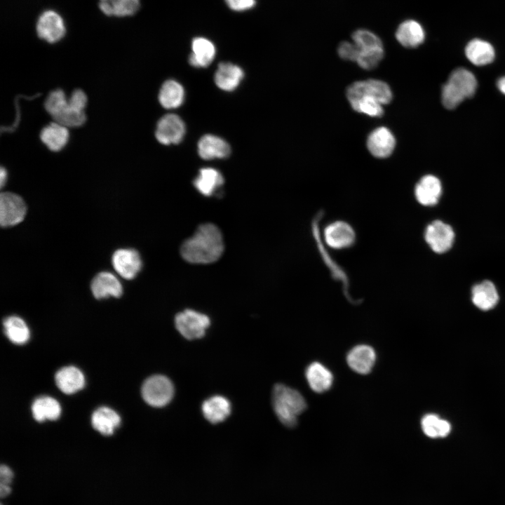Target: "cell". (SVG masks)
Returning <instances> with one entry per match:
<instances>
[{"label": "cell", "instance_id": "cell-18", "mask_svg": "<svg viewBox=\"0 0 505 505\" xmlns=\"http://www.w3.org/2000/svg\"><path fill=\"white\" fill-rule=\"evenodd\" d=\"M442 193V185L438 177L432 175L422 177L417 184L415 194L417 201L423 206L436 204Z\"/></svg>", "mask_w": 505, "mask_h": 505}, {"label": "cell", "instance_id": "cell-25", "mask_svg": "<svg viewBox=\"0 0 505 505\" xmlns=\"http://www.w3.org/2000/svg\"><path fill=\"white\" fill-rule=\"evenodd\" d=\"M192 53L189 57V64L194 67H206L213 60L215 47L212 41L203 37H196L191 42Z\"/></svg>", "mask_w": 505, "mask_h": 505}, {"label": "cell", "instance_id": "cell-9", "mask_svg": "<svg viewBox=\"0 0 505 505\" xmlns=\"http://www.w3.org/2000/svg\"><path fill=\"white\" fill-rule=\"evenodd\" d=\"M27 206L23 199L12 192L0 195V224L8 227L21 222L26 215Z\"/></svg>", "mask_w": 505, "mask_h": 505}, {"label": "cell", "instance_id": "cell-2", "mask_svg": "<svg viewBox=\"0 0 505 505\" xmlns=\"http://www.w3.org/2000/svg\"><path fill=\"white\" fill-rule=\"evenodd\" d=\"M272 405L280 422L287 427H295L297 417L307 408L304 397L297 390L276 384L272 391Z\"/></svg>", "mask_w": 505, "mask_h": 505}, {"label": "cell", "instance_id": "cell-14", "mask_svg": "<svg viewBox=\"0 0 505 505\" xmlns=\"http://www.w3.org/2000/svg\"><path fill=\"white\" fill-rule=\"evenodd\" d=\"M395 36L403 47L415 48L424 43L426 32L420 22L413 19H408L399 24Z\"/></svg>", "mask_w": 505, "mask_h": 505}, {"label": "cell", "instance_id": "cell-4", "mask_svg": "<svg viewBox=\"0 0 505 505\" xmlns=\"http://www.w3.org/2000/svg\"><path fill=\"white\" fill-rule=\"evenodd\" d=\"M44 107L55 122L67 128L81 126L86 120L84 111L74 107L61 89L54 90L48 94Z\"/></svg>", "mask_w": 505, "mask_h": 505}, {"label": "cell", "instance_id": "cell-36", "mask_svg": "<svg viewBox=\"0 0 505 505\" xmlns=\"http://www.w3.org/2000/svg\"><path fill=\"white\" fill-rule=\"evenodd\" d=\"M384 55V48H378L370 50H359V54L356 60L360 67L370 70L375 68L381 62Z\"/></svg>", "mask_w": 505, "mask_h": 505}, {"label": "cell", "instance_id": "cell-40", "mask_svg": "<svg viewBox=\"0 0 505 505\" xmlns=\"http://www.w3.org/2000/svg\"><path fill=\"white\" fill-rule=\"evenodd\" d=\"M13 477L12 470L6 465H1L0 468V480L1 483L9 485Z\"/></svg>", "mask_w": 505, "mask_h": 505}, {"label": "cell", "instance_id": "cell-3", "mask_svg": "<svg viewBox=\"0 0 505 505\" xmlns=\"http://www.w3.org/2000/svg\"><path fill=\"white\" fill-rule=\"evenodd\" d=\"M477 86L476 78L471 72L462 67L454 69L442 88L443 106L448 109H454L475 94Z\"/></svg>", "mask_w": 505, "mask_h": 505}, {"label": "cell", "instance_id": "cell-39", "mask_svg": "<svg viewBox=\"0 0 505 505\" xmlns=\"http://www.w3.org/2000/svg\"><path fill=\"white\" fill-rule=\"evenodd\" d=\"M229 8L234 11H245L255 5V0H224Z\"/></svg>", "mask_w": 505, "mask_h": 505}, {"label": "cell", "instance_id": "cell-15", "mask_svg": "<svg viewBox=\"0 0 505 505\" xmlns=\"http://www.w3.org/2000/svg\"><path fill=\"white\" fill-rule=\"evenodd\" d=\"M90 288L93 296L98 299L111 296L120 297L123 294L122 285L119 279L107 271L97 274L92 280Z\"/></svg>", "mask_w": 505, "mask_h": 505}, {"label": "cell", "instance_id": "cell-42", "mask_svg": "<svg viewBox=\"0 0 505 505\" xmlns=\"http://www.w3.org/2000/svg\"><path fill=\"white\" fill-rule=\"evenodd\" d=\"M11 492V489L9 486V485L2 484L1 483L0 486V494L1 497H5L8 496Z\"/></svg>", "mask_w": 505, "mask_h": 505}, {"label": "cell", "instance_id": "cell-12", "mask_svg": "<svg viewBox=\"0 0 505 505\" xmlns=\"http://www.w3.org/2000/svg\"><path fill=\"white\" fill-rule=\"evenodd\" d=\"M112 265L115 271L123 278H134L142 267L138 252L134 249H119L112 255Z\"/></svg>", "mask_w": 505, "mask_h": 505}, {"label": "cell", "instance_id": "cell-5", "mask_svg": "<svg viewBox=\"0 0 505 505\" xmlns=\"http://www.w3.org/2000/svg\"><path fill=\"white\" fill-rule=\"evenodd\" d=\"M36 37L48 44H55L65 38L67 33L62 15L54 9H46L38 16L35 23Z\"/></svg>", "mask_w": 505, "mask_h": 505}, {"label": "cell", "instance_id": "cell-27", "mask_svg": "<svg viewBox=\"0 0 505 505\" xmlns=\"http://www.w3.org/2000/svg\"><path fill=\"white\" fill-rule=\"evenodd\" d=\"M306 377L311 389L316 393H323L328 390L333 381L331 372L318 362H314L308 366Z\"/></svg>", "mask_w": 505, "mask_h": 505}, {"label": "cell", "instance_id": "cell-21", "mask_svg": "<svg viewBox=\"0 0 505 505\" xmlns=\"http://www.w3.org/2000/svg\"><path fill=\"white\" fill-rule=\"evenodd\" d=\"M244 76L243 69L230 62H220L215 72V84L225 91H232L240 84Z\"/></svg>", "mask_w": 505, "mask_h": 505}, {"label": "cell", "instance_id": "cell-44", "mask_svg": "<svg viewBox=\"0 0 505 505\" xmlns=\"http://www.w3.org/2000/svg\"><path fill=\"white\" fill-rule=\"evenodd\" d=\"M497 86L499 90L505 95V76L497 81Z\"/></svg>", "mask_w": 505, "mask_h": 505}, {"label": "cell", "instance_id": "cell-41", "mask_svg": "<svg viewBox=\"0 0 505 505\" xmlns=\"http://www.w3.org/2000/svg\"><path fill=\"white\" fill-rule=\"evenodd\" d=\"M437 429L438 436L440 437H444L450 433V424L447 421L440 419L437 426Z\"/></svg>", "mask_w": 505, "mask_h": 505}, {"label": "cell", "instance_id": "cell-20", "mask_svg": "<svg viewBox=\"0 0 505 505\" xmlns=\"http://www.w3.org/2000/svg\"><path fill=\"white\" fill-rule=\"evenodd\" d=\"M374 349L362 344L354 347L348 354L346 361L349 366L355 372L365 375L369 373L375 362Z\"/></svg>", "mask_w": 505, "mask_h": 505}, {"label": "cell", "instance_id": "cell-23", "mask_svg": "<svg viewBox=\"0 0 505 505\" xmlns=\"http://www.w3.org/2000/svg\"><path fill=\"white\" fill-rule=\"evenodd\" d=\"M55 380L60 390L66 394H72L81 390L85 384L83 374L74 366L60 369L55 374Z\"/></svg>", "mask_w": 505, "mask_h": 505}, {"label": "cell", "instance_id": "cell-22", "mask_svg": "<svg viewBox=\"0 0 505 505\" xmlns=\"http://www.w3.org/2000/svg\"><path fill=\"white\" fill-rule=\"evenodd\" d=\"M355 234L351 227L344 222H335L325 229L327 244L333 248H342L351 245Z\"/></svg>", "mask_w": 505, "mask_h": 505}, {"label": "cell", "instance_id": "cell-31", "mask_svg": "<svg viewBox=\"0 0 505 505\" xmlns=\"http://www.w3.org/2000/svg\"><path fill=\"white\" fill-rule=\"evenodd\" d=\"M184 99V90L180 83L172 79L163 83L159 93V100L163 107L177 108L182 104Z\"/></svg>", "mask_w": 505, "mask_h": 505}, {"label": "cell", "instance_id": "cell-17", "mask_svg": "<svg viewBox=\"0 0 505 505\" xmlns=\"http://www.w3.org/2000/svg\"><path fill=\"white\" fill-rule=\"evenodd\" d=\"M230 153L229 144L216 135L206 134L198 142V154L203 159H224L228 157Z\"/></svg>", "mask_w": 505, "mask_h": 505}, {"label": "cell", "instance_id": "cell-29", "mask_svg": "<svg viewBox=\"0 0 505 505\" xmlns=\"http://www.w3.org/2000/svg\"><path fill=\"white\" fill-rule=\"evenodd\" d=\"M91 423L93 428L105 436H110L121 423L119 415L112 409L100 407L92 415Z\"/></svg>", "mask_w": 505, "mask_h": 505}, {"label": "cell", "instance_id": "cell-45", "mask_svg": "<svg viewBox=\"0 0 505 505\" xmlns=\"http://www.w3.org/2000/svg\"><path fill=\"white\" fill-rule=\"evenodd\" d=\"M1 505H3V504H1Z\"/></svg>", "mask_w": 505, "mask_h": 505}, {"label": "cell", "instance_id": "cell-19", "mask_svg": "<svg viewBox=\"0 0 505 505\" xmlns=\"http://www.w3.org/2000/svg\"><path fill=\"white\" fill-rule=\"evenodd\" d=\"M466 58L474 65H487L494 60L493 46L486 40L476 38L470 40L465 47Z\"/></svg>", "mask_w": 505, "mask_h": 505}, {"label": "cell", "instance_id": "cell-35", "mask_svg": "<svg viewBox=\"0 0 505 505\" xmlns=\"http://www.w3.org/2000/svg\"><path fill=\"white\" fill-rule=\"evenodd\" d=\"M350 105L354 111L372 117H380L384 114L383 105L372 97H362Z\"/></svg>", "mask_w": 505, "mask_h": 505}, {"label": "cell", "instance_id": "cell-8", "mask_svg": "<svg viewBox=\"0 0 505 505\" xmlns=\"http://www.w3.org/2000/svg\"><path fill=\"white\" fill-rule=\"evenodd\" d=\"M210 323L208 316L191 309L180 312L175 318L178 332L189 340L203 337Z\"/></svg>", "mask_w": 505, "mask_h": 505}, {"label": "cell", "instance_id": "cell-16", "mask_svg": "<svg viewBox=\"0 0 505 505\" xmlns=\"http://www.w3.org/2000/svg\"><path fill=\"white\" fill-rule=\"evenodd\" d=\"M97 6L107 17L124 18L133 17L140 11L141 0H98Z\"/></svg>", "mask_w": 505, "mask_h": 505}, {"label": "cell", "instance_id": "cell-33", "mask_svg": "<svg viewBox=\"0 0 505 505\" xmlns=\"http://www.w3.org/2000/svg\"><path fill=\"white\" fill-rule=\"evenodd\" d=\"M4 330L11 342L16 344H23L29 338V330L26 323L16 316L7 317L3 322Z\"/></svg>", "mask_w": 505, "mask_h": 505}, {"label": "cell", "instance_id": "cell-43", "mask_svg": "<svg viewBox=\"0 0 505 505\" xmlns=\"http://www.w3.org/2000/svg\"><path fill=\"white\" fill-rule=\"evenodd\" d=\"M6 180H7V171L5 168L1 167V169H0V184H1V188L5 185L6 182Z\"/></svg>", "mask_w": 505, "mask_h": 505}, {"label": "cell", "instance_id": "cell-24", "mask_svg": "<svg viewBox=\"0 0 505 505\" xmlns=\"http://www.w3.org/2000/svg\"><path fill=\"white\" fill-rule=\"evenodd\" d=\"M202 412L205 418L212 424L224 421L231 413L229 400L222 396H214L206 399L202 404Z\"/></svg>", "mask_w": 505, "mask_h": 505}, {"label": "cell", "instance_id": "cell-26", "mask_svg": "<svg viewBox=\"0 0 505 505\" xmlns=\"http://www.w3.org/2000/svg\"><path fill=\"white\" fill-rule=\"evenodd\" d=\"M40 138L50 150L60 151L68 142V128L56 122L51 123L41 130Z\"/></svg>", "mask_w": 505, "mask_h": 505}, {"label": "cell", "instance_id": "cell-34", "mask_svg": "<svg viewBox=\"0 0 505 505\" xmlns=\"http://www.w3.org/2000/svg\"><path fill=\"white\" fill-rule=\"evenodd\" d=\"M351 38L359 50H370L383 47L381 39L368 29H358L353 32Z\"/></svg>", "mask_w": 505, "mask_h": 505}, {"label": "cell", "instance_id": "cell-13", "mask_svg": "<svg viewBox=\"0 0 505 505\" xmlns=\"http://www.w3.org/2000/svg\"><path fill=\"white\" fill-rule=\"evenodd\" d=\"M366 145L370 153L376 158L389 157L396 147V139L391 131L386 127L373 130L367 138Z\"/></svg>", "mask_w": 505, "mask_h": 505}, {"label": "cell", "instance_id": "cell-10", "mask_svg": "<svg viewBox=\"0 0 505 505\" xmlns=\"http://www.w3.org/2000/svg\"><path fill=\"white\" fill-rule=\"evenodd\" d=\"M185 131L182 119L176 114H168L159 120L155 137L162 144H178L182 140Z\"/></svg>", "mask_w": 505, "mask_h": 505}, {"label": "cell", "instance_id": "cell-28", "mask_svg": "<svg viewBox=\"0 0 505 505\" xmlns=\"http://www.w3.org/2000/svg\"><path fill=\"white\" fill-rule=\"evenodd\" d=\"M223 184L224 177L222 174L212 168H201L194 180L196 189L206 196H212Z\"/></svg>", "mask_w": 505, "mask_h": 505}, {"label": "cell", "instance_id": "cell-6", "mask_svg": "<svg viewBox=\"0 0 505 505\" xmlns=\"http://www.w3.org/2000/svg\"><path fill=\"white\" fill-rule=\"evenodd\" d=\"M346 95L349 104L368 96L375 98L383 105L389 104L393 97L391 88L386 82L372 79L352 83L348 86Z\"/></svg>", "mask_w": 505, "mask_h": 505}, {"label": "cell", "instance_id": "cell-38", "mask_svg": "<svg viewBox=\"0 0 505 505\" xmlns=\"http://www.w3.org/2000/svg\"><path fill=\"white\" fill-rule=\"evenodd\" d=\"M440 418L435 415H427L422 420V427L424 433L431 438L438 437L437 426Z\"/></svg>", "mask_w": 505, "mask_h": 505}, {"label": "cell", "instance_id": "cell-7", "mask_svg": "<svg viewBox=\"0 0 505 505\" xmlns=\"http://www.w3.org/2000/svg\"><path fill=\"white\" fill-rule=\"evenodd\" d=\"M174 395L172 382L166 376L156 375L147 378L142 386V396L151 406L163 407L170 403Z\"/></svg>", "mask_w": 505, "mask_h": 505}, {"label": "cell", "instance_id": "cell-32", "mask_svg": "<svg viewBox=\"0 0 505 505\" xmlns=\"http://www.w3.org/2000/svg\"><path fill=\"white\" fill-rule=\"evenodd\" d=\"M32 412L34 418L37 422L44 420H55L61 413L59 403L53 398L41 396L34 400L32 405Z\"/></svg>", "mask_w": 505, "mask_h": 505}, {"label": "cell", "instance_id": "cell-30", "mask_svg": "<svg viewBox=\"0 0 505 505\" xmlns=\"http://www.w3.org/2000/svg\"><path fill=\"white\" fill-rule=\"evenodd\" d=\"M499 295L494 285L490 281H485L472 288V301L482 310H489L498 302Z\"/></svg>", "mask_w": 505, "mask_h": 505}, {"label": "cell", "instance_id": "cell-11", "mask_svg": "<svg viewBox=\"0 0 505 505\" xmlns=\"http://www.w3.org/2000/svg\"><path fill=\"white\" fill-rule=\"evenodd\" d=\"M424 236L426 243L434 252L443 253L452 247L454 233L449 224L436 220L428 225Z\"/></svg>", "mask_w": 505, "mask_h": 505}, {"label": "cell", "instance_id": "cell-37", "mask_svg": "<svg viewBox=\"0 0 505 505\" xmlns=\"http://www.w3.org/2000/svg\"><path fill=\"white\" fill-rule=\"evenodd\" d=\"M337 54L342 60L356 62L359 49L353 41H344L337 47Z\"/></svg>", "mask_w": 505, "mask_h": 505}, {"label": "cell", "instance_id": "cell-1", "mask_svg": "<svg viewBox=\"0 0 505 505\" xmlns=\"http://www.w3.org/2000/svg\"><path fill=\"white\" fill-rule=\"evenodd\" d=\"M224 251V242L219 228L206 223L198 227L194 235L182 244L183 259L193 264H210L217 261Z\"/></svg>", "mask_w": 505, "mask_h": 505}]
</instances>
